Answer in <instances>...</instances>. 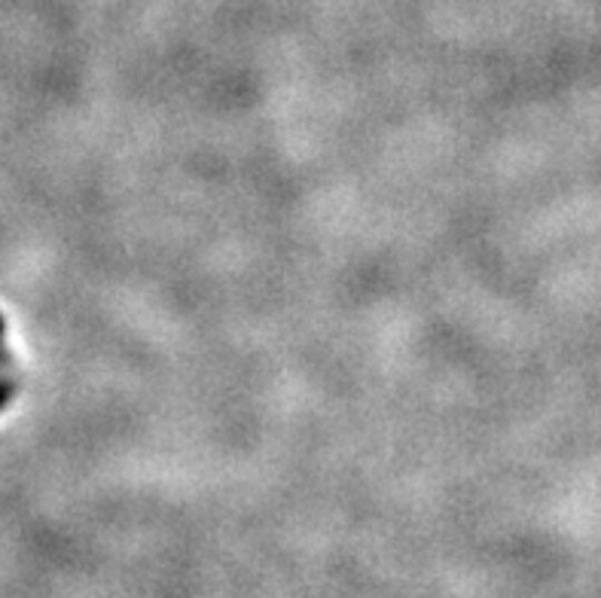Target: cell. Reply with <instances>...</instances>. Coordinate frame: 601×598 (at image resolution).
Segmentation results:
<instances>
[{
	"label": "cell",
	"mask_w": 601,
	"mask_h": 598,
	"mask_svg": "<svg viewBox=\"0 0 601 598\" xmlns=\"http://www.w3.org/2000/svg\"><path fill=\"white\" fill-rule=\"evenodd\" d=\"M7 398V388H0V400Z\"/></svg>",
	"instance_id": "1"
}]
</instances>
